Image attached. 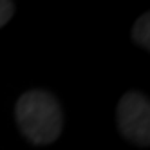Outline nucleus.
<instances>
[{
    "instance_id": "f257e3e1",
    "label": "nucleus",
    "mask_w": 150,
    "mask_h": 150,
    "mask_svg": "<svg viewBox=\"0 0 150 150\" xmlns=\"http://www.w3.org/2000/svg\"><path fill=\"white\" fill-rule=\"evenodd\" d=\"M16 121L24 136L36 145L52 143L62 130V112L56 100L44 91H29L16 103Z\"/></svg>"
},
{
    "instance_id": "f03ea898",
    "label": "nucleus",
    "mask_w": 150,
    "mask_h": 150,
    "mask_svg": "<svg viewBox=\"0 0 150 150\" xmlns=\"http://www.w3.org/2000/svg\"><path fill=\"white\" fill-rule=\"evenodd\" d=\"M117 125L127 139L145 146L150 143V107L143 94H123L117 105Z\"/></svg>"
},
{
    "instance_id": "7ed1b4c3",
    "label": "nucleus",
    "mask_w": 150,
    "mask_h": 150,
    "mask_svg": "<svg viewBox=\"0 0 150 150\" xmlns=\"http://www.w3.org/2000/svg\"><path fill=\"white\" fill-rule=\"evenodd\" d=\"M132 36L141 47L145 49L150 47V38H148L150 36V16L148 15H143L141 18H137V22L134 24V29H132Z\"/></svg>"
},
{
    "instance_id": "20e7f679",
    "label": "nucleus",
    "mask_w": 150,
    "mask_h": 150,
    "mask_svg": "<svg viewBox=\"0 0 150 150\" xmlns=\"http://www.w3.org/2000/svg\"><path fill=\"white\" fill-rule=\"evenodd\" d=\"M15 13V6L13 2H7V0H0V27L6 25L9 22V18Z\"/></svg>"
}]
</instances>
